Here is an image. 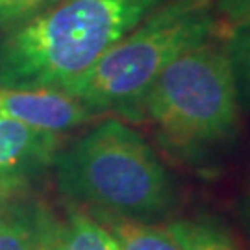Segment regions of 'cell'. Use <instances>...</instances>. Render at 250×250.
I'll use <instances>...</instances> for the list:
<instances>
[{
  "label": "cell",
  "mask_w": 250,
  "mask_h": 250,
  "mask_svg": "<svg viewBox=\"0 0 250 250\" xmlns=\"http://www.w3.org/2000/svg\"><path fill=\"white\" fill-rule=\"evenodd\" d=\"M163 2H56L0 41V87L65 91Z\"/></svg>",
  "instance_id": "obj_1"
},
{
  "label": "cell",
  "mask_w": 250,
  "mask_h": 250,
  "mask_svg": "<svg viewBox=\"0 0 250 250\" xmlns=\"http://www.w3.org/2000/svg\"><path fill=\"white\" fill-rule=\"evenodd\" d=\"M52 169L58 191L93 213L160 223L178 202L163 161L119 117L102 119L58 148Z\"/></svg>",
  "instance_id": "obj_2"
},
{
  "label": "cell",
  "mask_w": 250,
  "mask_h": 250,
  "mask_svg": "<svg viewBox=\"0 0 250 250\" xmlns=\"http://www.w3.org/2000/svg\"><path fill=\"white\" fill-rule=\"evenodd\" d=\"M215 28L211 0H167L78 80L65 89L99 117L143 121L152 83L180 54L209 41Z\"/></svg>",
  "instance_id": "obj_3"
},
{
  "label": "cell",
  "mask_w": 250,
  "mask_h": 250,
  "mask_svg": "<svg viewBox=\"0 0 250 250\" xmlns=\"http://www.w3.org/2000/svg\"><path fill=\"white\" fill-rule=\"evenodd\" d=\"M239 95L226 48L211 41L180 54L146 93L143 121L176 160L197 163L232 141Z\"/></svg>",
  "instance_id": "obj_4"
},
{
  "label": "cell",
  "mask_w": 250,
  "mask_h": 250,
  "mask_svg": "<svg viewBox=\"0 0 250 250\" xmlns=\"http://www.w3.org/2000/svg\"><path fill=\"white\" fill-rule=\"evenodd\" d=\"M58 148L56 132L28 126L0 111V191L13 195L52 169Z\"/></svg>",
  "instance_id": "obj_5"
},
{
  "label": "cell",
  "mask_w": 250,
  "mask_h": 250,
  "mask_svg": "<svg viewBox=\"0 0 250 250\" xmlns=\"http://www.w3.org/2000/svg\"><path fill=\"white\" fill-rule=\"evenodd\" d=\"M60 219L37 198L0 202V250H54Z\"/></svg>",
  "instance_id": "obj_6"
},
{
  "label": "cell",
  "mask_w": 250,
  "mask_h": 250,
  "mask_svg": "<svg viewBox=\"0 0 250 250\" xmlns=\"http://www.w3.org/2000/svg\"><path fill=\"white\" fill-rule=\"evenodd\" d=\"M89 213L113 235L121 250H182L167 224L145 223L107 213Z\"/></svg>",
  "instance_id": "obj_7"
},
{
  "label": "cell",
  "mask_w": 250,
  "mask_h": 250,
  "mask_svg": "<svg viewBox=\"0 0 250 250\" xmlns=\"http://www.w3.org/2000/svg\"><path fill=\"white\" fill-rule=\"evenodd\" d=\"M54 250H121L113 235L82 208H71L60 223Z\"/></svg>",
  "instance_id": "obj_8"
},
{
  "label": "cell",
  "mask_w": 250,
  "mask_h": 250,
  "mask_svg": "<svg viewBox=\"0 0 250 250\" xmlns=\"http://www.w3.org/2000/svg\"><path fill=\"white\" fill-rule=\"evenodd\" d=\"M167 226L182 250H241L223 224L208 217L176 219Z\"/></svg>",
  "instance_id": "obj_9"
},
{
  "label": "cell",
  "mask_w": 250,
  "mask_h": 250,
  "mask_svg": "<svg viewBox=\"0 0 250 250\" xmlns=\"http://www.w3.org/2000/svg\"><path fill=\"white\" fill-rule=\"evenodd\" d=\"M224 48L232 63L239 104L250 107V22L232 26Z\"/></svg>",
  "instance_id": "obj_10"
},
{
  "label": "cell",
  "mask_w": 250,
  "mask_h": 250,
  "mask_svg": "<svg viewBox=\"0 0 250 250\" xmlns=\"http://www.w3.org/2000/svg\"><path fill=\"white\" fill-rule=\"evenodd\" d=\"M60 0H0V34L26 24Z\"/></svg>",
  "instance_id": "obj_11"
},
{
  "label": "cell",
  "mask_w": 250,
  "mask_h": 250,
  "mask_svg": "<svg viewBox=\"0 0 250 250\" xmlns=\"http://www.w3.org/2000/svg\"><path fill=\"white\" fill-rule=\"evenodd\" d=\"M215 17L230 22L232 26L250 22V0H215Z\"/></svg>",
  "instance_id": "obj_12"
},
{
  "label": "cell",
  "mask_w": 250,
  "mask_h": 250,
  "mask_svg": "<svg viewBox=\"0 0 250 250\" xmlns=\"http://www.w3.org/2000/svg\"><path fill=\"white\" fill-rule=\"evenodd\" d=\"M241 217H243V223H245V226L250 230V189H249V193H247V197H245V200H243Z\"/></svg>",
  "instance_id": "obj_13"
},
{
  "label": "cell",
  "mask_w": 250,
  "mask_h": 250,
  "mask_svg": "<svg viewBox=\"0 0 250 250\" xmlns=\"http://www.w3.org/2000/svg\"><path fill=\"white\" fill-rule=\"evenodd\" d=\"M8 197H11V193H6V191H0V202H4Z\"/></svg>",
  "instance_id": "obj_14"
}]
</instances>
